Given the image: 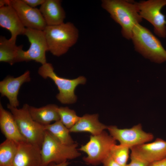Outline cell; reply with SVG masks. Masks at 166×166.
I'll use <instances>...</instances> for the list:
<instances>
[{
  "instance_id": "obj_1",
  "label": "cell",
  "mask_w": 166,
  "mask_h": 166,
  "mask_svg": "<svg viewBox=\"0 0 166 166\" xmlns=\"http://www.w3.org/2000/svg\"><path fill=\"white\" fill-rule=\"evenodd\" d=\"M101 5L120 25L122 36L131 39L133 28L143 19L139 13L137 2L127 0H102Z\"/></svg>"
},
{
  "instance_id": "obj_2",
  "label": "cell",
  "mask_w": 166,
  "mask_h": 166,
  "mask_svg": "<svg viewBox=\"0 0 166 166\" xmlns=\"http://www.w3.org/2000/svg\"><path fill=\"white\" fill-rule=\"evenodd\" d=\"M43 31L48 51L57 57L66 53L76 44L79 37L78 29L70 22L47 26Z\"/></svg>"
},
{
  "instance_id": "obj_3",
  "label": "cell",
  "mask_w": 166,
  "mask_h": 166,
  "mask_svg": "<svg viewBox=\"0 0 166 166\" xmlns=\"http://www.w3.org/2000/svg\"><path fill=\"white\" fill-rule=\"evenodd\" d=\"M136 51L156 63L166 61V50L148 28L138 24L133 29L131 39Z\"/></svg>"
},
{
  "instance_id": "obj_4",
  "label": "cell",
  "mask_w": 166,
  "mask_h": 166,
  "mask_svg": "<svg viewBox=\"0 0 166 166\" xmlns=\"http://www.w3.org/2000/svg\"><path fill=\"white\" fill-rule=\"evenodd\" d=\"M76 143L66 145L60 142L49 132L45 130L41 148V166H48L50 163L59 164L81 155Z\"/></svg>"
},
{
  "instance_id": "obj_5",
  "label": "cell",
  "mask_w": 166,
  "mask_h": 166,
  "mask_svg": "<svg viewBox=\"0 0 166 166\" xmlns=\"http://www.w3.org/2000/svg\"><path fill=\"white\" fill-rule=\"evenodd\" d=\"M29 106L28 105L25 104L21 108L18 109L9 104L7 105L22 136L27 141L41 148L45 134L44 126L33 120L29 113Z\"/></svg>"
},
{
  "instance_id": "obj_6",
  "label": "cell",
  "mask_w": 166,
  "mask_h": 166,
  "mask_svg": "<svg viewBox=\"0 0 166 166\" xmlns=\"http://www.w3.org/2000/svg\"><path fill=\"white\" fill-rule=\"evenodd\" d=\"M53 67L50 63H46L42 65L38 69V73L42 77L51 78L57 86L59 93L56 98L61 103L71 104L76 102L77 97L74 90L79 84H84L86 79L83 76L70 79L61 77L57 75L54 72Z\"/></svg>"
},
{
  "instance_id": "obj_7",
  "label": "cell",
  "mask_w": 166,
  "mask_h": 166,
  "mask_svg": "<svg viewBox=\"0 0 166 166\" xmlns=\"http://www.w3.org/2000/svg\"><path fill=\"white\" fill-rule=\"evenodd\" d=\"M115 144L116 140L104 131L99 134L91 135L89 141L79 150L87 154L83 158L86 163L96 165L102 163L109 155L111 147Z\"/></svg>"
},
{
  "instance_id": "obj_8",
  "label": "cell",
  "mask_w": 166,
  "mask_h": 166,
  "mask_svg": "<svg viewBox=\"0 0 166 166\" xmlns=\"http://www.w3.org/2000/svg\"><path fill=\"white\" fill-rule=\"evenodd\" d=\"M139 14L151 23L154 27L155 34L159 37H166V19L161 12L166 5V0H148L137 2Z\"/></svg>"
},
{
  "instance_id": "obj_9",
  "label": "cell",
  "mask_w": 166,
  "mask_h": 166,
  "mask_svg": "<svg viewBox=\"0 0 166 166\" xmlns=\"http://www.w3.org/2000/svg\"><path fill=\"white\" fill-rule=\"evenodd\" d=\"M24 35L27 38L30 45L28 50L20 51V62L34 61L42 65L47 63L46 52L48 47L43 31L26 28Z\"/></svg>"
},
{
  "instance_id": "obj_10",
  "label": "cell",
  "mask_w": 166,
  "mask_h": 166,
  "mask_svg": "<svg viewBox=\"0 0 166 166\" xmlns=\"http://www.w3.org/2000/svg\"><path fill=\"white\" fill-rule=\"evenodd\" d=\"M110 135L120 144L130 149L132 148L151 141L154 138L153 135L147 132L142 129L141 124L134 125L130 128H119L116 126H108Z\"/></svg>"
},
{
  "instance_id": "obj_11",
  "label": "cell",
  "mask_w": 166,
  "mask_h": 166,
  "mask_svg": "<svg viewBox=\"0 0 166 166\" xmlns=\"http://www.w3.org/2000/svg\"><path fill=\"white\" fill-rule=\"evenodd\" d=\"M8 5L15 10L25 28L43 31L47 26L39 9L30 7L22 0H9Z\"/></svg>"
},
{
  "instance_id": "obj_12",
  "label": "cell",
  "mask_w": 166,
  "mask_h": 166,
  "mask_svg": "<svg viewBox=\"0 0 166 166\" xmlns=\"http://www.w3.org/2000/svg\"><path fill=\"white\" fill-rule=\"evenodd\" d=\"M130 149L131 156L149 164L166 158V141L157 138L152 142L138 145Z\"/></svg>"
},
{
  "instance_id": "obj_13",
  "label": "cell",
  "mask_w": 166,
  "mask_h": 166,
  "mask_svg": "<svg viewBox=\"0 0 166 166\" xmlns=\"http://www.w3.org/2000/svg\"><path fill=\"white\" fill-rule=\"evenodd\" d=\"M41 148L27 141L19 143L12 166H41Z\"/></svg>"
},
{
  "instance_id": "obj_14",
  "label": "cell",
  "mask_w": 166,
  "mask_h": 166,
  "mask_svg": "<svg viewBox=\"0 0 166 166\" xmlns=\"http://www.w3.org/2000/svg\"><path fill=\"white\" fill-rule=\"evenodd\" d=\"M30 80L29 70L17 77L7 76L0 82L1 96L6 97L9 101V104L12 107L17 108L19 105L17 98L19 89L23 83L30 81Z\"/></svg>"
},
{
  "instance_id": "obj_15",
  "label": "cell",
  "mask_w": 166,
  "mask_h": 166,
  "mask_svg": "<svg viewBox=\"0 0 166 166\" xmlns=\"http://www.w3.org/2000/svg\"><path fill=\"white\" fill-rule=\"evenodd\" d=\"M0 26L10 31L9 39L15 43L18 36L24 35L26 28L15 10L9 5L0 7Z\"/></svg>"
},
{
  "instance_id": "obj_16",
  "label": "cell",
  "mask_w": 166,
  "mask_h": 166,
  "mask_svg": "<svg viewBox=\"0 0 166 166\" xmlns=\"http://www.w3.org/2000/svg\"><path fill=\"white\" fill-rule=\"evenodd\" d=\"M60 0H45L39 10L47 26L57 25L64 22L66 14Z\"/></svg>"
},
{
  "instance_id": "obj_17",
  "label": "cell",
  "mask_w": 166,
  "mask_h": 166,
  "mask_svg": "<svg viewBox=\"0 0 166 166\" xmlns=\"http://www.w3.org/2000/svg\"><path fill=\"white\" fill-rule=\"evenodd\" d=\"M0 128L6 139L18 143L26 141L21 133L11 113L6 110L0 103Z\"/></svg>"
},
{
  "instance_id": "obj_18",
  "label": "cell",
  "mask_w": 166,
  "mask_h": 166,
  "mask_svg": "<svg viewBox=\"0 0 166 166\" xmlns=\"http://www.w3.org/2000/svg\"><path fill=\"white\" fill-rule=\"evenodd\" d=\"M97 114H85L80 118L76 124L69 129L70 132H88L92 135L99 134L107 129L108 126L100 122Z\"/></svg>"
},
{
  "instance_id": "obj_19",
  "label": "cell",
  "mask_w": 166,
  "mask_h": 166,
  "mask_svg": "<svg viewBox=\"0 0 166 166\" xmlns=\"http://www.w3.org/2000/svg\"><path fill=\"white\" fill-rule=\"evenodd\" d=\"M58 108L57 106L54 104L48 105L40 108L29 105V111L34 120L45 126L50 124L52 121L60 120Z\"/></svg>"
},
{
  "instance_id": "obj_20",
  "label": "cell",
  "mask_w": 166,
  "mask_h": 166,
  "mask_svg": "<svg viewBox=\"0 0 166 166\" xmlns=\"http://www.w3.org/2000/svg\"><path fill=\"white\" fill-rule=\"evenodd\" d=\"M23 46H17L14 42L2 36L0 37V61L11 65L19 61V53Z\"/></svg>"
},
{
  "instance_id": "obj_21",
  "label": "cell",
  "mask_w": 166,
  "mask_h": 166,
  "mask_svg": "<svg viewBox=\"0 0 166 166\" xmlns=\"http://www.w3.org/2000/svg\"><path fill=\"white\" fill-rule=\"evenodd\" d=\"M19 143L6 139L0 144V166H12Z\"/></svg>"
},
{
  "instance_id": "obj_22",
  "label": "cell",
  "mask_w": 166,
  "mask_h": 166,
  "mask_svg": "<svg viewBox=\"0 0 166 166\" xmlns=\"http://www.w3.org/2000/svg\"><path fill=\"white\" fill-rule=\"evenodd\" d=\"M45 130L50 132L62 144L70 145L74 143L71 136L69 129L60 120L52 124L44 126Z\"/></svg>"
},
{
  "instance_id": "obj_23",
  "label": "cell",
  "mask_w": 166,
  "mask_h": 166,
  "mask_svg": "<svg viewBox=\"0 0 166 166\" xmlns=\"http://www.w3.org/2000/svg\"><path fill=\"white\" fill-rule=\"evenodd\" d=\"M128 147L115 144L111 148L110 154L113 159L121 166H125L128 159L129 150Z\"/></svg>"
},
{
  "instance_id": "obj_24",
  "label": "cell",
  "mask_w": 166,
  "mask_h": 166,
  "mask_svg": "<svg viewBox=\"0 0 166 166\" xmlns=\"http://www.w3.org/2000/svg\"><path fill=\"white\" fill-rule=\"evenodd\" d=\"M58 112L60 120L69 129L76 124L80 118L74 111L67 107H58Z\"/></svg>"
},
{
  "instance_id": "obj_25",
  "label": "cell",
  "mask_w": 166,
  "mask_h": 166,
  "mask_svg": "<svg viewBox=\"0 0 166 166\" xmlns=\"http://www.w3.org/2000/svg\"><path fill=\"white\" fill-rule=\"evenodd\" d=\"M131 161L128 166H148L149 163L130 155Z\"/></svg>"
},
{
  "instance_id": "obj_26",
  "label": "cell",
  "mask_w": 166,
  "mask_h": 166,
  "mask_svg": "<svg viewBox=\"0 0 166 166\" xmlns=\"http://www.w3.org/2000/svg\"><path fill=\"white\" fill-rule=\"evenodd\" d=\"M102 163L104 166H121L113 159L110 153L104 160Z\"/></svg>"
},
{
  "instance_id": "obj_27",
  "label": "cell",
  "mask_w": 166,
  "mask_h": 166,
  "mask_svg": "<svg viewBox=\"0 0 166 166\" xmlns=\"http://www.w3.org/2000/svg\"><path fill=\"white\" fill-rule=\"evenodd\" d=\"M25 3L32 8L41 5L45 0H22Z\"/></svg>"
},
{
  "instance_id": "obj_28",
  "label": "cell",
  "mask_w": 166,
  "mask_h": 166,
  "mask_svg": "<svg viewBox=\"0 0 166 166\" xmlns=\"http://www.w3.org/2000/svg\"><path fill=\"white\" fill-rule=\"evenodd\" d=\"M148 166H166V158L150 163Z\"/></svg>"
},
{
  "instance_id": "obj_29",
  "label": "cell",
  "mask_w": 166,
  "mask_h": 166,
  "mask_svg": "<svg viewBox=\"0 0 166 166\" xmlns=\"http://www.w3.org/2000/svg\"><path fill=\"white\" fill-rule=\"evenodd\" d=\"M69 163L67 161H65L59 164H56L54 162L50 163L48 166H68Z\"/></svg>"
},
{
  "instance_id": "obj_30",
  "label": "cell",
  "mask_w": 166,
  "mask_h": 166,
  "mask_svg": "<svg viewBox=\"0 0 166 166\" xmlns=\"http://www.w3.org/2000/svg\"><path fill=\"white\" fill-rule=\"evenodd\" d=\"M9 0H0V7L5 6L8 5Z\"/></svg>"
},
{
  "instance_id": "obj_31",
  "label": "cell",
  "mask_w": 166,
  "mask_h": 166,
  "mask_svg": "<svg viewBox=\"0 0 166 166\" xmlns=\"http://www.w3.org/2000/svg\"><path fill=\"white\" fill-rule=\"evenodd\" d=\"M125 166H128V164H127Z\"/></svg>"
}]
</instances>
